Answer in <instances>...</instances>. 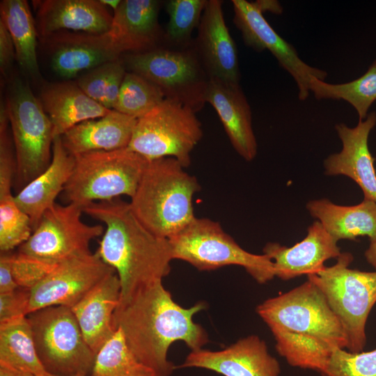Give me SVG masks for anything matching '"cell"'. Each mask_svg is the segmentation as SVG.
I'll list each match as a JSON object with an SVG mask.
<instances>
[{
    "instance_id": "cell-1",
    "label": "cell",
    "mask_w": 376,
    "mask_h": 376,
    "mask_svg": "<svg viewBox=\"0 0 376 376\" xmlns=\"http://www.w3.org/2000/svg\"><path fill=\"white\" fill-rule=\"evenodd\" d=\"M276 352L293 367L322 373L333 353L346 349L343 328L322 291L308 279L256 308Z\"/></svg>"
},
{
    "instance_id": "cell-2",
    "label": "cell",
    "mask_w": 376,
    "mask_h": 376,
    "mask_svg": "<svg viewBox=\"0 0 376 376\" xmlns=\"http://www.w3.org/2000/svg\"><path fill=\"white\" fill-rule=\"evenodd\" d=\"M205 307L203 302L189 308L182 307L158 281L119 304L113 324L141 363L156 376H169L175 367L167 359V352L173 342L182 340L191 351L209 342L205 330L193 320L194 315Z\"/></svg>"
},
{
    "instance_id": "cell-3",
    "label": "cell",
    "mask_w": 376,
    "mask_h": 376,
    "mask_svg": "<svg viewBox=\"0 0 376 376\" xmlns=\"http://www.w3.org/2000/svg\"><path fill=\"white\" fill-rule=\"evenodd\" d=\"M83 212L106 226L95 253L118 275L119 304L169 274L173 259L169 240L150 232L129 203L116 198L89 204Z\"/></svg>"
},
{
    "instance_id": "cell-4",
    "label": "cell",
    "mask_w": 376,
    "mask_h": 376,
    "mask_svg": "<svg viewBox=\"0 0 376 376\" xmlns=\"http://www.w3.org/2000/svg\"><path fill=\"white\" fill-rule=\"evenodd\" d=\"M172 157L148 160L129 203L139 221L155 235L169 239L192 221L197 179Z\"/></svg>"
},
{
    "instance_id": "cell-5",
    "label": "cell",
    "mask_w": 376,
    "mask_h": 376,
    "mask_svg": "<svg viewBox=\"0 0 376 376\" xmlns=\"http://www.w3.org/2000/svg\"><path fill=\"white\" fill-rule=\"evenodd\" d=\"M75 157L63 196L82 207L95 202L134 194L148 159L128 148L95 151Z\"/></svg>"
},
{
    "instance_id": "cell-6",
    "label": "cell",
    "mask_w": 376,
    "mask_h": 376,
    "mask_svg": "<svg viewBox=\"0 0 376 376\" xmlns=\"http://www.w3.org/2000/svg\"><path fill=\"white\" fill-rule=\"evenodd\" d=\"M16 158V182L20 190L49 166L53 126L28 82L10 79L5 97Z\"/></svg>"
},
{
    "instance_id": "cell-7",
    "label": "cell",
    "mask_w": 376,
    "mask_h": 376,
    "mask_svg": "<svg viewBox=\"0 0 376 376\" xmlns=\"http://www.w3.org/2000/svg\"><path fill=\"white\" fill-rule=\"evenodd\" d=\"M352 260L350 253H341L334 265L308 275V279L322 291L338 318L347 339L345 350L357 353L366 345V324L376 303V271L350 269Z\"/></svg>"
},
{
    "instance_id": "cell-8",
    "label": "cell",
    "mask_w": 376,
    "mask_h": 376,
    "mask_svg": "<svg viewBox=\"0 0 376 376\" xmlns=\"http://www.w3.org/2000/svg\"><path fill=\"white\" fill-rule=\"evenodd\" d=\"M168 240L173 259L186 261L200 271L239 265L261 284L275 276L269 256L245 251L218 222L210 219L196 217Z\"/></svg>"
},
{
    "instance_id": "cell-9",
    "label": "cell",
    "mask_w": 376,
    "mask_h": 376,
    "mask_svg": "<svg viewBox=\"0 0 376 376\" xmlns=\"http://www.w3.org/2000/svg\"><path fill=\"white\" fill-rule=\"evenodd\" d=\"M127 71L157 85L166 99L177 101L196 113L206 103L210 80L194 48L159 47L143 53L120 56Z\"/></svg>"
},
{
    "instance_id": "cell-10",
    "label": "cell",
    "mask_w": 376,
    "mask_h": 376,
    "mask_svg": "<svg viewBox=\"0 0 376 376\" xmlns=\"http://www.w3.org/2000/svg\"><path fill=\"white\" fill-rule=\"evenodd\" d=\"M38 358L57 376H89L95 354L84 339L70 307L53 306L29 313Z\"/></svg>"
},
{
    "instance_id": "cell-11",
    "label": "cell",
    "mask_w": 376,
    "mask_h": 376,
    "mask_svg": "<svg viewBox=\"0 0 376 376\" xmlns=\"http://www.w3.org/2000/svg\"><path fill=\"white\" fill-rule=\"evenodd\" d=\"M203 136L201 123L191 108L164 99L137 119L128 148L148 160L172 157L184 168Z\"/></svg>"
},
{
    "instance_id": "cell-12",
    "label": "cell",
    "mask_w": 376,
    "mask_h": 376,
    "mask_svg": "<svg viewBox=\"0 0 376 376\" xmlns=\"http://www.w3.org/2000/svg\"><path fill=\"white\" fill-rule=\"evenodd\" d=\"M83 207L74 203H54L18 251L54 265L91 253V241L102 235L104 228L83 222Z\"/></svg>"
},
{
    "instance_id": "cell-13",
    "label": "cell",
    "mask_w": 376,
    "mask_h": 376,
    "mask_svg": "<svg viewBox=\"0 0 376 376\" xmlns=\"http://www.w3.org/2000/svg\"><path fill=\"white\" fill-rule=\"evenodd\" d=\"M232 4L233 22L240 31L244 43L257 52L269 51L295 81L299 99L306 100L309 95L311 77L324 81L327 73L308 65L299 58L295 47L281 38L267 22L256 1L232 0Z\"/></svg>"
},
{
    "instance_id": "cell-14",
    "label": "cell",
    "mask_w": 376,
    "mask_h": 376,
    "mask_svg": "<svg viewBox=\"0 0 376 376\" xmlns=\"http://www.w3.org/2000/svg\"><path fill=\"white\" fill-rule=\"evenodd\" d=\"M113 272L115 270L104 263L96 253L65 260L30 290L28 314L53 306L72 308L94 286Z\"/></svg>"
},
{
    "instance_id": "cell-15",
    "label": "cell",
    "mask_w": 376,
    "mask_h": 376,
    "mask_svg": "<svg viewBox=\"0 0 376 376\" xmlns=\"http://www.w3.org/2000/svg\"><path fill=\"white\" fill-rule=\"evenodd\" d=\"M53 71L65 79L77 76L122 54L109 33L61 31L43 38Z\"/></svg>"
},
{
    "instance_id": "cell-16",
    "label": "cell",
    "mask_w": 376,
    "mask_h": 376,
    "mask_svg": "<svg viewBox=\"0 0 376 376\" xmlns=\"http://www.w3.org/2000/svg\"><path fill=\"white\" fill-rule=\"evenodd\" d=\"M180 368H201L224 376H279L281 367L265 342L251 335L219 351H191Z\"/></svg>"
},
{
    "instance_id": "cell-17",
    "label": "cell",
    "mask_w": 376,
    "mask_h": 376,
    "mask_svg": "<svg viewBox=\"0 0 376 376\" xmlns=\"http://www.w3.org/2000/svg\"><path fill=\"white\" fill-rule=\"evenodd\" d=\"M222 3L207 0L193 46L210 79L239 84L237 49L225 22Z\"/></svg>"
},
{
    "instance_id": "cell-18",
    "label": "cell",
    "mask_w": 376,
    "mask_h": 376,
    "mask_svg": "<svg viewBox=\"0 0 376 376\" xmlns=\"http://www.w3.org/2000/svg\"><path fill=\"white\" fill-rule=\"evenodd\" d=\"M376 125V113L372 111L354 127L343 123L335 129L342 141L338 153L330 155L324 162L325 174L345 175L354 180L362 190L364 199L376 202V172L375 159L368 148V137Z\"/></svg>"
},
{
    "instance_id": "cell-19",
    "label": "cell",
    "mask_w": 376,
    "mask_h": 376,
    "mask_svg": "<svg viewBox=\"0 0 376 376\" xmlns=\"http://www.w3.org/2000/svg\"><path fill=\"white\" fill-rule=\"evenodd\" d=\"M337 242L316 221L308 227L307 235L301 242L291 247L269 242L264 247L263 253L273 262L275 276L287 281L323 269L327 260L341 254Z\"/></svg>"
},
{
    "instance_id": "cell-20",
    "label": "cell",
    "mask_w": 376,
    "mask_h": 376,
    "mask_svg": "<svg viewBox=\"0 0 376 376\" xmlns=\"http://www.w3.org/2000/svg\"><path fill=\"white\" fill-rule=\"evenodd\" d=\"M162 2L158 0H123L113 12L109 33L123 55L143 53L164 46V31L158 16Z\"/></svg>"
},
{
    "instance_id": "cell-21",
    "label": "cell",
    "mask_w": 376,
    "mask_h": 376,
    "mask_svg": "<svg viewBox=\"0 0 376 376\" xmlns=\"http://www.w3.org/2000/svg\"><path fill=\"white\" fill-rule=\"evenodd\" d=\"M36 28L44 38L61 31L89 33L108 32L113 16L100 0L33 1Z\"/></svg>"
},
{
    "instance_id": "cell-22",
    "label": "cell",
    "mask_w": 376,
    "mask_h": 376,
    "mask_svg": "<svg viewBox=\"0 0 376 376\" xmlns=\"http://www.w3.org/2000/svg\"><path fill=\"white\" fill-rule=\"evenodd\" d=\"M205 102L216 111L236 152L246 161L257 155V142L251 123V111L240 84L210 78Z\"/></svg>"
},
{
    "instance_id": "cell-23",
    "label": "cell",
    "mask_w": 376,
    "mask_h": 376,
    "mask_svg": "<svg viewBox=\"0 0 376 376\" xmlns=\"http://www.w3.org/2000/svg\"><path fill=\"white\" fill-rule=\"evenodd\" d=\"M120 290L119 279L113 272L71 308L85 340L95 354L116 330L113 315L119 304Z\"/></svg>"
},
{
    "instance_id": "cell-24",
    "label": "cell",
    "mask_w": 376,
    "mask_h": 376,
    "mask_svg": "<svg viewBox=\"0 0 376 376\" xmlns=\"http://www.w3.org/2000/svg\"><path fill=\"white\" fill-rule=\"evenodd\" d=\"M9 126H0V250L8 253L31 236V220L18 206L12 194L16 158Z\"/></svg>"
},
{
    "instance_id": "cell-25",
    "label": "cell",
    "mask_w": 376,
    "mask_h": 376,
    "mask_svg": "<svg viewBox=\"0 0 376 376\" xmlns=\"http://www.w3.org/2000/svg\"><path fill=\"white\" fill-rule=\"evenodd\" d=\"M49 166L15 196L19 208L28 215L33 230L42 214L55 203L69 180L75 157L65 148L61 136L54 139Z\"/></svg>"
},
{
    "instance_id": "cell-26",
    "label": "cell",
    "mask_w": 376,
    "mask_h": 376,
    "mask_svg": "<svg viewBox=\"0 0 376 376\" xmlns=\"http://www.w3.org/2000/svg\"><path fill=\"white\" fill-rule=\"evenodd\" d=\"M137 119L111 109L107 115L84 121L61 137L74 157L95 151H112L128 147Z\"/></svg>"
},
{
    "instance_id": "cell-27",
    "label": "cell",
    "mask_w": 376,
    "mask_h": 376,
    "mask_svg": "<svg viewBox=\"0 0 376 376\" xmlns=\"http://www.w3.org/2000/svg\"><path fill=\"white\" fill-rule=\"evenodd\" d=\"M53 126L54 138L74 126L107 115L108 109L88 97L76 81L45 83L39 98Z\"/></svg>"
},
{
    "instance_id": "cell-28",
    "label": "cell",
    "mask_w": 376,
    "mask_h": 376,
    "mask_svg": "<svg viewBox=\"0 0 376 376\" xmlns=\"http://www.w3.org/2000/svg\"><path fill=\"white\" fill-rule=\"evenodd\" d=\"M306 209L337 241L376 237V202L373 201L363 199L357 205L343 206L322 198L309 201Z\"/></svg>"
},
{
    "instance_id": "cell-29",
    "label": "cell",
    "mask_w": 376,
    "mask_h": 376,
    "mask_svg": "<svg viewBox=\"0 0 376 376\" xmlns=\"http://www.w3.org/2000/svg\"><path fill=\"white\" fill-rule=\"evenodd\" d=\"M0 16L12 38L19 65L32 78H40L36 54L38 31L27 1H1Z\"/></svg>"
},
{
    "instance_id": "cell-30",
    "label": "cell",
    "mask_w": 376,
    "mask_h": 376,
    "mask_svg": "<svg viewBox=\"0 0 376 376\" xmlns=\"http://www.w3.org/2000/svg\"><path fill=\"white\" fill-rule=\"evenodd\" d=\"M0 365L33 376L47 374L26 316L0 323Z\"/></svg>"
},
{
    "instance_id": "cell-31",
    "label": "cell",
    "mask_w": 376,
    "mask_h": 376,
    "mask_svg": "<svg viewBox=\"0 0 376 376\" xmlns=\"http://www.w3.org/2000/svg\"><path fill=\"white\" fill-rule=\"evenodd\" d=\"M316 99L343 100L357 111L359 120H364L376 100V60L367 71L350 82L333 84L312 77L309 84Z\"/></svg>"
},
{
    "instance_id": "cell-32",
    "label": "cell",
    "mask_w": 376,
    "mask_h": 376,
    "mask_svg": "<svg viewBox=\"0 0 376 376\" xmlns=\"http://www.w3.org/2000/svg\"><path fill=\"white\" fill-rule=\"evenodd\" d=\"M89 376H156L131 352L120 329L95 354Z\"/></svg>"
},
{
    "instance_id": "cell-33",
    "label": "cell",
    "mask_w": 376,
    "mask_h": 376,
    "mask_svg": "<svg viewBox=\"0 0 376 376\" xmlns=\"http://www.w3.org/2000/svg\"><path fill=\"white\" fill-rule=\"evenodd\" d=\"M207 0H169L165 8L169 22L164 31L165 43L173 48L193 45L191 33L198 28Z\"/></svg>"
},
{
    "instance_id": "cell-34",
    "label": "cell",
    "mask_w": 376,
    "mask_h": 376,
    "mask_svg": "<svg viewBox=\"0 0 376 376\" xmlns=\"http://www.w3.org/2000/svg\"><path fill=\"white\" fill-rule=\"evenodd\" d=\"M164 99L157 85L136 73L127 71L113 109L138 119Z\"/></svg>"
},
{
    "instance_id": "cell-35",
    "label": "cell",
    "mask_w": 376,
    "mask_h": 376,
    "mask_svg": "<svg viewBox=\"0 0 376 376\" xmlns=\"http://www.w3.org/2000/svg\"><path fill=\"white\" fill-rule=\"evenodd\" d=\"M324 376H376V349L350 352L337 348L322 373Z\"/></svg>"
},
{
    "instance_id": "cell-36",
    "label": "cell",
    "mask_w": 376,
    "mask_h": 376,
    "mask_svg": "<svg viewBox=\"0 0 376 376\" xmlns=\"http://www.w3.org/2000/svg\"><path fill=\"white\" fill-rule=\"evenodd\" d=\"M12 273L19 288L31 290L42 281L58 265L24 253L9 254Z\"/></svg>"
},
{
    "instance_id": "cell-37",
    "label": "cell",
    "mask_w": 376,
    "mask_h": 376,
    "mask_svg": "<svg viewBox=\"0 0 376 376\" xmlns=\"http://www.w3.org/2000/svg\"><path fill=\"white\" fill-rule=\"evenodd\" d=\"M114 61L103 63L85 72L76 81L88 97L102 106Z\"/></svg>"
},
{
    "instance_id": "cell-38",
    "label": "cell",
    "mask_w": 376,
    "mask_h": 376,
    "mask_svg": "<svg viewBox=\"0 0 376 376\" xmlns=\"http://www.w3.org/2000/svg\"><path fill=\"white\" fill-rule=\"evenodd\" d=\"M29 300L30 290L22 288L0 294V323L26 316Z\"/></svg>"
},
{
    "instance_id": "cell-39",
    "label": "cell",
    "mask_w": 376,
    "mask_h": 376,
    "mask_svg": "<svg viewBox=\"0 0 376 376\" xmlns=\"http://www.w3.org/2000/svg\"><path fill=\"white\" fill-rule=\"evenodd\" d=\"M16 52L10 34L5 24L0 19V70L1 75L8 77Z\"/></svg>"
},
{
    "instance_id": "cell-40",
    "label": "cell",
    "mask_w": 376,
    "mask_h": 376,
    "mask_svg": "<svg viewBox=\"0 0 376 376\" xmlns=\"http://www.w3.org/2000/svg\"><path fill=\"white\" fill-rule=\"evenodd\" d=\"M18 288L12 273L9 253H1L0 257V294L13 292Z\"/></svg>"
},
{
    "instance_id": "cell-41",
    "label": "cell",
    "mask_w": 376,
    "mask_h": 376,
    "mask_svg": "<svg viewBox=\"0 0 376 376\" xmlns=\"http://www.w3.org/2000/svg\"><path fill=\"white\" fill-rule=\"evenodd\" d=\"M366 261L376 269V237L370 239V244L365 251Z\"/></svg>"
},
{
    "instance_id": "cell-42",
    "label": "cell",
    "mask_w": 376,
    "mask_h": 376,
    "mask_svg": "<svg viewBox=\"0 0 376 376\" xmlns=\"http://www.w3.org/2000/svg\"><path fill=\"white\" fill-rule=\"evenodd\" d=\"M256 2L263 12L269 10L275 13H281L282 8L276 1L260 0Z\"/></svg>"
},
{
    "instance_id": "cell-43",
    "label": "cell",
    "mask_w": 376,
    "mask_h": 376,
    "mask_svg": "<svg viewBox=\"0 0 376 376\" xmlns=\"http://www.w3.org/2000/svg\"><path fill=\"white\" fill-rule=\"evenodd\" d=\"M0 376H33L32 375L24 373L9 367L0 365Z\"/></svg>"
},
{
    "instance_id": "cell-44",
    "label": "cell",
    "mask_w": 376,
    "mask_h": 376,
    "mask_svg": "<svg viewBox=\"0 0 376 376\" xmlns=\"http://www.w3.org/2000/svg\"><path fill=\"white\" fill-rule=\"evenodd\" d=\"M100 1L107 8H110L114 12L119 7L122 1L121 0H100Z\"/></svg>"
},
{
    "instance_id": "cell-45",
    "label": "cell",
    "mask_w": 376,
    "mask_h": 376,
    "mask_svg": "<svg viewBox=\"0 0 376 376\" xmlns=\"http://www.w3.org/2000/svg\"><path fill=\"white\" fill-rule=\"evenodd\" d=\"M41 376H57V375H51V374H49V373H47L44 375H41Z\"/></svg>"
}]
</instances>
